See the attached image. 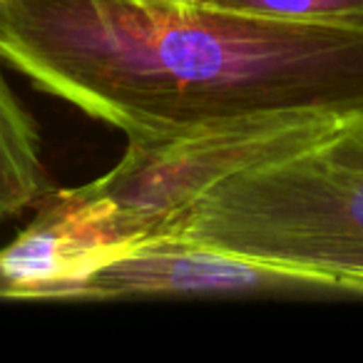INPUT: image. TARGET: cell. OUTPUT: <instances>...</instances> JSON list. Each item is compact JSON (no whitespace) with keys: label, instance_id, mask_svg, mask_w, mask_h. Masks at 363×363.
<instances>
[{"label":"cell","instance_id":"cell-4","mask_svg":"<svg viewBox=\"0 0 363 363\" xmlns=\"http://www.w3.org/2000/svg\"><path fill=\"white\" fill-rule=\"evenodd\" d=\"M38 204L30 224L0 249V298L60 301L97 269L150 242L110 199L82 184L45 192Z\"/></svg>","mask_w":363,"mask_h":363},{"label":"cell","instance_id":"cell-3","mask_svg":"<svg viewBox=\"0 0 363 363\" xmlns=\"http://www.w3.org/2000/svg\"><path fill=\"white\" fill-rule=\"evenodd\" d=\"M361 117L298 107L204 122L157 140L127 142L120 162L82 187L110 199L152 239L209 187L244 169L311 150Z\"/></svg>","mask_w":363,"mask_h":363},{"label":"cell","instance_id":"cell-2","mask_svg":"<svg viewBox=\"0 0 363 363\" xmlns=\"http://www.w3.org/2000/svg\"><path fill=\"white\" fill-rule=\"evenodd\" d=\"M150 244L291 269L331 296L363 298V117L311 150L209 187Z\"/></svg>","mask_w":363,"mask_h":363},{"label":"cell","instance_id":"cell-1","mask_svg":"<svg viewBox=\"0 0 363 363\" xmlns=\"http://www.w3.org/2000/svg\"><path fill=\"white\" fill-rule=\"evenodd\" d=\"M0 62L127 142L267 110L363 115V23L182 0H0Z\"/></svg>","mask_w":363,"mask_h":363},{"label":"cell","instance_id":"cell-6","mask_svg":"<svg viewBox=\"0 0 363 363\" xmlns=\"http://www.w3.org/2000/svg\"><path fill=\"white\" fill-rule=\"evenodd\" d=\"M48 184L38 122L0 70V219L38 204Z\"/></svg>","mask_w":363,"mask_h":363},{"label":"cell","instance_id":"cell-5","mask_svg":"<svg viewBox=\"0 0 363 363\" xmlns=\"http://www.w3.org/2000/svg\"><path fill=\"white\" fill-rule=\"evenodd\" d=\"M189 296V294H284L331 296L318 279L242 257L150 244L125 259L97 269L72 286L60 301H112L137 296Z\"/></svg>","mask_w":363,"mask_h":363},{"label":"cell","instance_id":"cell-8","mask_svg":"<svg viewBox=\"0 0 363 363\" xmlns=\"http://www.w3.org/2000/svg\"><path fill=\"white\" fill-rule=\"evenodd\" d=\"M182 3H192V6H209L214 0H182Z\"/></svg>","mask_w":363,"mask_h":363},{"label":"cell","instance_id":"cell-7","mask_svg":"<svg viewBox=\"0 0 363 363\" xmlns=\"http://www.w3.org/2000/svg\"><path fill=\"white\" fill-rule=\"evenodd\" d=\"M209 6L291 21L363 23V0H214Z\"/></svg>","mask_w":363,"mask_h":363}]
</instances>
